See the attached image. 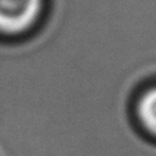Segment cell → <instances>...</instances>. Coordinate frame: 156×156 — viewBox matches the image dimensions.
I'll return each mask as SVG.
<instances>
[{"label": "cell", "instance_id": "6da1fadb", "mask_svg": "<svg viewBox=\"0 0 156 156\" xmlns=\"http://www.w3.org/2000/svg\"><path fill=\"white\" fill-rule=\"evenodd\" d=\"M48 0H0V36L20 38L38 26Z\"/></svg>", "mask_w": 156, "mask_h": 156}, {"label": "cell", "instance_id": "7a4b0ae2", "mask_svg": "<svg viewBox=\"0 0 156 156\" xmlns=\"http://www.w3.org/2000/svg\"><path fill=\"white\" fill-rule=\"evenodd\" d=\"M134 116L143 132L156 139V85L147 87L137 95Z\"/></svg>", "mask_w": 156, "mask_h": 156}]
</instances>
